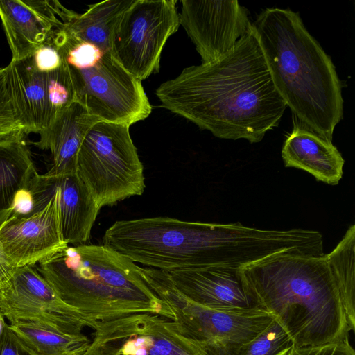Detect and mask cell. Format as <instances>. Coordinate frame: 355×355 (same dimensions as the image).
Instances as JSON below:
<instances>
[{
  "instance_id": "6da1fadb",
  "label": "cell",
  "mask_w": 355,
  "mask_h": 355,
  "mask_svg": "<svg viewBox=\"0 0 355 355\" xmlns=\"http://www.w3.org/2000/svg\"><path fill=\"white\" fill-rule=\"evenodd\" d=\"M239 273L294 347L343 340L354 330V225L329 254H282L243 268Z\"/></svg>"
},
{
  "instance_id": "7a4b0ae2",
  "label": "cell",
  "mask_w": 355,
  "mask_h": 355,
  "mask_svg": "<svg viewBox=\"0 0 355 355\" xmlns=\"http://www.w3.org/2000/svg\"><path fill=\"white\" fill-rule=\"evenodd\" d=\"M162 106L224 139L261 141L286 104L252 28L220 58L184 68L156 90Z\"/></svg>"
},
{
  "instance_id": "3957f363",
  "label": "cell",
  "mask_w": 355,
  "mask_h": 355,
  "mask_svg": "<svg viewBox=\"0 0 355 355\" xmlns=\"http://www.w3.org/2000/svg\"><path fill=\"white\" fill-rule=\"evenodd\" d=\"M103 244L134 263L165 272L211 268L240 270L277 255L297 252V229L266 230L169 217L121 220L105 232Z\"/></svg>"
},
{
  "instance_id": "277c9868",
  "label": "cell",
  "mask_w": 355,
  "mask_h": 355,
  "mask_svg": "<svg viewBox=\"0 0 355 355\" xmlns=\"http://www.w3.org/2000/svg\"><path fill=\"white\" fill-rule=\"evenodd\" d=\"M278 92L300 123L332 141L343 119L335 66L298 12L269 8L252 24Z\"/></svg>"
},
{
  "instance_id": "5b68a950",
  "label": "cell",
  "mask_w": 355,
  "mask_h": 355,
  "mask_svg": "<svg viewBox=\"0 0 355 355\" xmlns=\"http://www.w3.org/2000/svg\"><path fill=\"white\" fill-rule=\"evenodd\" d=\"M139 267L103 244H83L68 245L35 268L62 300L95 328L98 324L147 313L175 320Z\"/></svg>"
},
{
  "instance_id": "8992f818",
  "label": "cell",
  "mask_w": 355,
  "mask_h": 355,
  "mask_svg": "<svg viewBox=\"0 0 355 355\" xmlns=\"http://www.w3.org/2000/svg\"><path fill=\"white\" fill-rule=\"evenodd\" d=\"M75 100L98 121L131 125L146 119L152 107L141 82L126 71L110 51L64 30L62 42Z\"/></svg>"
},
{
  "instance_id": "52a82bcc",
  "label": "cell",
  "mask_w": 355,
  "mask_h": 355,
  "mask_svg": "<svg viewBox=\"0 0 355 355\" xmlns=\"http://www.w3.org/2000/svg\"><path fill=\"white\" fill-rule=\"evenodd\" d=\"M129 128L123 123L96 121L78 150L76 173L100 209L144 191V166Z\"/></svg>"
},
{
  "instance_id": "ba28073f",
  "label": "cell",
  "mask_w": 355,
  "mask_h": 355,
  "mask_svg": "<svg viewBox=\"0 0 355 355\" xmlns=\"http://www.w3.org/2000/svg\"><path fill=\"white\" fill-rule=\"evenodd\" d=\"M146 282L172 309L175 320L207 355H236L275 317L264 310L226 311L197 304L175 286L168 273L140 267Z\"/></svg>"
},
{
  "instance_id": "9c48e42d",
  "label": "cell",
  "mask_w": 355,
  "mask_h": 355,
  "mask_svg": "<svg viewBox=\"0 0 355 355\" xmlns=\"http://www.w3.org/2000/svg\"><path fill=\"white\" fill-rule=\"evenodd\" d=\"M176 3V0H134L114 29L113 58L141 82L159 71L164 46L179 28Z\"/></svg>"
},
{
  "instance_id": "30bf717a",
  "label": "cell",
  "mask_w": 355,
  "mask_h": 355,
  "mask_svg": "<svg viewBox=\"0 0 355 355\" xmlns=\"http://www.w3.org/2000/svg\"><path fill=\"white\" fill-rule=\"evenodd\" d=\"M76 355H207L176 320L153 313L98 324Z\"/></svg>"
},
{
  "instance_id": "8fae6325",
  "label": "cell",
  "mask_w": 355,
  "mask_h": 355,
  "mask_svg": "<svg viewBox=\"0 0 355 355\" xmlns=\"http://www.w3.org/2000/svg\"><path fill=\"white\" fill-rule=\"evenodd\" d=\"M0 311L11 323L40 322L71 334H83L86 327L95 329L83 314L62 300L35 266L18 268L0 284Z\"/></svg>"
},
{
  "instance_id": "7c38bea8",
  "label": "cell",
  "mask_w": 355,
  "mask_h": 355,
  "mask_svg": "<svg viewBox=\"0 0 355 355\" xmlns=\"http://www.w3.org/2000/svg\"><path fill=\"white\" fill-rule=\"evenodd\" d=\"M8 67L26 135L46 129L61 111L76 101L65 58L58 69L49 72L39 71L33 55L11 60Z\"/></svg>"
},
{
  "instance_id": "4fadbf2b",
  "label": "cell",
  "mask_w": 355,
  "mask_h": 355,
  "mask_svg": "<svg viewBox=\"0 0 355 355\" xmlns=\"http://www.w3.org/2000/svg\"><path fill=\"white\" fill-rule=\"evenodd\" d=\"M181 3L180 24L202 63L220 58L252 28L248 10L236 0H182Z\"/></svg>"
},
{
  "instance_id": "5bb4252c",
  "label": "cell",
  "mask_w": 355,
  "mask_h": 355,
  "mask_svg": "<svg viewBox=\"0 0 355 355\" xmlns=\"http://www.w3.org/2000/svg\"><path fill=\"white\" fill-rule=\"evenodd\" d=\"M28 191L31 204L27 214L42 209L54 193L65 242L78 245L89 241L100 208L77 173H36L31 180Z\"/></svg>"
},
{
  "instance_id": "9a60e30c",
  "label": "cell",
  "mask_w": 355,
  "mask_h": 355,
  "mask_svg": "<svg viewBox=\"0 0 355 355\" xmlns=\"http://www.w3.org/2000/svg\"><path fill=\"white\" fill-rule=\"evenodd\" d=\"M48 202L37 212L11 215L0 227V249L17 268L35 266L69 245L63 237L55 194Z\"/></svg>"
},
{
  "instance_id": "2e32d148",
  "label": "cell",
  "mask_w": 355,
  "mask_h": 355,
  "mask_svg": "<svg viewBox=\"0 0 355 355\" xmlns=\"http://www.w3.org/2000/svg\"><path fill=\"white\" fill-rule=\"evenodd\" d=\"M71 12L56 0H0V18L11 60L33 55L64 26Z\"/></svg>"
},
{
  "instance_id": "e0dca14e",
  "label": "cell",
  "mask_w": 355,
  "mask_h": 355,
  "mask_svg": "<svg viewBox=\"0 0 355 355\" xmlns=\"http://www.w3.org/2000/svg\"><path fill=\"white\" fill-rule=\"evenodd\" d=\"M166 272L179 291L204 307L226 311L263 310L239 270L211 268Z\"/></svg>"
},
{
  "instance_id": "ac0fdd59",
  "label": "cell",
  "mask_w": 355,
  "mask_h": 355,
  "mask_svg": "<svg viewBox=\"0 0 355 355\" xmlns=\"http://www.w3.org/2000/svg\"><path fill=\"white\" fill-rule=\"evenodd\" d=\"M282 157L286 167L305 171L329 185L338 184L343 174L345 160L332 141L300 121L287 136Z\"/></svg>"
},
{
  "instance_id": "d6986e66",
  "label": "cell",
  "mask_w": 355,
  "mask_h": 355,
  "mask_svg": "<svg viewBox=\"0 0 355 355\" xmlns=\"http://www.w3.org/2000/svg\"><path fill=\"white\" fill-rule=\"evenodd\" d=\"M98 120L80 103L75 101L61 111L53 123L41 131L33 144L49 150L53 164L46 173L62 175L76 173L78 153L90 127Z\"/></svg>"
},
{
  "instance_id": "ffe728a7",
  "label": "cell",
  "mask_w": 355,
  "mask_h": 355,
  "mask_svg": "<svg viewBox=\"0 0 355 355\" xmlns=\"http://www.w3.org/2000/svg\"><path fill=\"white\" fill-rule=\"evenodd\" d=\"M24 137L0 141V227L37 173Z\"/></svg>"
},
{
  "instance_id": "44dd1931",
  "label": "cell",
  "mask_w": 355,
  "mask_h": 355,
  "mask_svg": "<svg viewBox=\"0 0 355 355\" xmlns=\"http://www.w3.org/2000/svg\"><path fill=\"white\" fill-rule=\"evenodd\" d=\"M134 0H107L89 5L82 14L71 10L64 25L70 35L111 52L114 29Z\"/></svg>"
},
{
  "instance_id": "7402d4cb",
  "label": "cell",
  "mask_w": 355,
  "mask_h": 355,
  "mask_svg": "<svg viewBox=\"0 0 355 355\" xmlns=\"http://www.w3.org/2000/svg\"><path fill=\"white\" fill-rule=\"evenodd\" d=\"M9 327L35 355H76L90 343L84 334H67L40 322L17 321Z\"/></svg>"
},
{
  "instance_id": "603a6c76",
  "label": "cell",
  "mask_w": 355,
  "mask_h": 355,
  "mask_svg": "<svg viewBox=\"0 0 355 355\" xmlns=\"http://www.w3.org/2000/svg\"><path fill=\"white\" fill-rule=\"evenodd\" d=\"M293 343L275 318L254 338L243 345L236 355H287Z\"/></svg>"
},
{
  "instance_id": "cb8c5ba5",
  "label": "cell",
  "mask_w": 355,
  "mask_h": 355,
  "mask_svg": "<svg viewBox=\"0 0 355 355\" xmlns=\"http://www.w3.org/2000/svg\"><path fill=\"white\" fill-rule=\"evenodd\" d=\"M26 135L17 107L8 66L0 68V141Z\"/></svg>"
},
{
  "instance_id": "d4e9b609",
  "label": "cell",
  "mask_w": 355,
  "mask_h": 355,
  "mask_svg": "<svg viewBox=\"0 0 355 355\" xmlns=\"http://www.w3.org/2000/svg\"><path fill=\"white\" fill-rule=\"evenodd\" d=\"M287 355H355L348 338L322 345L307 347H293Z\"/></svg>"
},
{
  "instance_id": "484cf974",
  "label": "cell",
  "mask_w": 355,
  "mask_h": 355,
  "mask_svg": "<svg viewBox=\"0 0 355 355\" xmlns=\"http://www.w3.org/2000/svg\"><path fill=\"white\" fill-rule=\"evenodd\" d=\"M0 355H35L7 324L0 336Z\"/></svg>"
},
{
  "instance_id": "4316f807",
  "label": "cell",
  "mask_w": 355,
  "mask_h": 355,
  "mask_svg": "<svg viewBox=\"0 0 355 355\" xmlns=\"http://www.w3.org/2000/svg\"><path fill=\"white\" fill-rule=\"evenodd\" d=\"M17 268L0 249V284L9 279Z\"/></svg>"
},
{
  "instance_id": "83f0119b",
  "label": "cell",
  "mask_w": 355,
  "mask_h": 355,
  "mask_svg": "<svg viewBox=\"0 0 355 355\" xmlns=\"http://www.w3.org/2000/svg\"><path fill=\"white\" fill-rule=\"evenodd\" d=\"M6 324L7 323L5 322L4 317L0 311V336Z\"/></svg>"
}]
</instances>
